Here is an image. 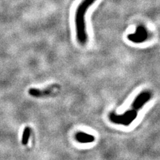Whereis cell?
Segmentation results:
<instances>
[{
  "label": "cell",
  "mask_w": 160,
  "mask_h": 160,
  "mask_svg": "<svg viewBox=\"0 0 160 160\" xmlns=\"http://www.w3.org/2000/svg\"><path fill=\"white\" fill-rule=\"evenodd\" d=\"M138 113L136 110L132 109L126 112L123 115H116L113 113H110L109 119L114 123L129 126L136 119Z\"/></svg>",
  "instance_id": "cell-2"
},
{
  "label": "cell",
  "mask_w": 160,
  "mask_h": 160,
  "mask_svg": "<svg viewBox=\"0 0 160 160\" xmlns=\"http://www.w3.org/2000/svg\"><path fill=\"white\" fill-rule=\"evenodd\" d=\"M151 97L152 95L149 92H143L139 94L132 103L133 109L138 110L141 109L143 106V105L146 104L151 99Z\"/></svg>",
  "instance_id": "cell-4"
},
{
  "label": "cell",
  "mask_w": 160,
  "mask_h": 160,
  "mask_svg": "<svg viewBox=\"0 0 160 160\" xmlns=\"http://www.w3.org/2000/svg\"><path fill=\"white\" fill-rule=\"evenodd\" d=\"M97 0H83L77 8L75 23H76L77 38L79 43L82 45H85L88 42L86 14L88 9Z\"/></svg>",
  "instance_id": "cell-1"
},
{
  "label": "cell",
  "mask_w": 160,
  "mask_h": 160,
  "mask_svg": "<svg viewBox=\"0 0 160 160\" xmlns=\"http://www.w3.org/2000/svg\"><path fill=\"white\" fill-rule=\"evenodd\" d=\"M148 37V33L146 28L143 26H139L137 27L136 31L134 33L129 34L128 39L133 43H141L146 41Z\"/></svg>",
  "instance_id": "cell-3"
},
{
  "label": "cell",
  "mask_w": 160,
  "mask_h": 160,
  "mask_svg": "<svg viewBox=\"0 0 160 160\" xmlns=\"http://www.w3.org/2000/svg\"><path fill=\"white\" fill-rule=\"evenodd\" d=\"M30 133H31V130L29 127H26L24 129V131L22 135V143L24 146H26L29 142V139L30 137Z\"/></svg>",
  "instance_id": "cell-6"
},
{
  "label": "cell",
  "mask_w": 160,
  "mask_h": 160,
  "mask_svg": "<svg viewBox=\"0 0 160 160\" xmlns=\"http://www.w3.org/2000/svg\"><path fill=\"white\" fill-rule=\"evenodd\" d=\"M76 139L79 143H88L93 142L95 138L92 135H89L84 132H78L76 135Z\"/></svg>",
  "instance_id": "cell-5"
}]
</instances>
